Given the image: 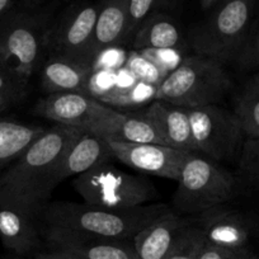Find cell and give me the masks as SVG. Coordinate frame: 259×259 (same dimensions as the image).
Returning <instances> with one entry per match:
<instances>
[{
  "instance_id": "6da1fadb",
  "label": "cell",
  "mask_w": 259,
  "mask_h": 259,
  "mask_svg": "<svg viewBox=\"0 0 259 259\" xmlns=\"http://www.w3.org/2000/svg\"><path fill=\"white\" fill-rule=\"evenodd\" d=\"M84 131L56 124L46 128L0 176V189L42 212L52 193L51 179L71 144Z\"/></svg>"
},
{
  "instance_id": "7a4b0ae2",
  "label": "cell",
  "mask_w": 259,
  "mask_h": 259,
  "mask_svg": "<svg viewBox=\"0 0 259 259\" xmlns=\"http://www.w3.org/2000/svg\"><path fill=\"white\" fill-rule=\"evenodd\" d=\"M169 210L165 205H146L135 210H109L88 203H47L39 219L41 234L55 231L79 236L131 240L154 219Z\"/></svg>"
},
{
  "instance_id": "3957f363",
  "label": "cell",
  "mask_w": 259,
  "mask_h": 259,
  "mask_svg": "<svg viewBox=\"0 0 259 259\" xmlns=\"http://www.w3.org/2000/svg\"><path fill=\"white\" fill-rule=\"evenodd\" d=\"M11 11L0 18V59L29 83L50 55L52 22L47 12Z\"/></svg>"
},
{
  "instance_id": "277c9868",
  "label": "cell",
  "mask_w": 259,
  "mask_h": 259,
  "mask_svg": "<svg viewBox=\"0 0 259 259\" xmlns=\"http://www.w3.org/2000/svg\"><path fill=\"white\" fill-rule=\"evenodd\" d=\"M231 85V79L223 64L194 54L184 57L163 79L155 99L183 108H197L218 104Z\"/></svg>"
},
{
  "instance_id": "5b68a950",
  "label": "cell",
  "mask_w": 259,
  "mask_h": 259,
  "mask_svg": "<svg viewBox=\"0 0 259 259\" xmlns=\"http://www.w3.org/2000/svg\"><path fill=\"white\" fill-rule=\"evenodd\" d=\"M254 0H223L210 17L192 27L194 54L220 64L236 61L249 32Z\"/></svg>"
},
{
  "instance_id": "8992f818",
  "label": "cell",
  "mask_w": 259,
  "mask_h": 259,
  "mask_svg": "<svg viewBox=\"0 0 259 259\" xmlns=\"http://www.w3.org/2000/svg\"><path fill=\"white\" fill-rule=\"evenodd\" d=\"M73 187L85 203L109 210H135L158 197V189L145 176L122 170L112 161L75 177Z\"/></svg>"
},
{
  "instance_id": "52a82bcc",
  "label": "cell",
  "mask_w": 259,
  "mask_h": 259,
  "mask_svg": "<svg viewBox=\"0 0 259 259\" xmlns=\"http://www.w3.org/2000/svg\"><path fill=\"white\" fill-rule=\"evenodd\" d=\"M173 211L178 215H198L225 205L238 193L236 179L226 169L200 154H191L177 181Z\"/></svg>"
},
{
  "instance_id": "ba28073f",
  "label": "cell",
  "mask_w": 259,
  "mask_h": 259,
  "mask_svg": "<svg viewBox=\"0 0 259 259\" xmlns=\"http://www.w3.org/2000/svg\"><path fill=\"white\" fill-rule=\"evenodd\" d=\"M186 109L197 154L219 163L241 150L244 134L235 114L218 104Z\"/></svg>"
},
{
  "instance_id": "9c48e42d",
  "label": "cell",
  "mask_w": 259,
  "mask_h": 259,
  "mask_svg": "<svg viewBox=\"0 0 259 259\" xmlns=\"http://www.w3.org/2000/svg\"><path fill=\"white\" fill-rule=\"evenodd\" d=\"M98 4L76 2L52 22L50 54L93 61Z\"/></svg>"
},
{
  "instance_id": "30bf717a",
  "label": "cell",
  "mask_w": 259,
  "mask_h": 259,
  "mask_svg": "<svg viewBox=\"0 0 259 259\" xmlns=\"http://www.w3.org/2000/svg\"><path fill=\"white\" fill-rule=\"evenodd\" d=\"M41 211L0 189V240L12 253L28 255L41 244Z\"/></svg>"
},
{
  "instance_id": "8fae6325",
  "label": "cell",
  "mask_w": 259,
  "mask_h": 259,
  "mask_svg": "<svg viewBox=\"0 0 259 259\" xmlns=\"http://www.w3.org/2000/svg\"><path fill=\"white\" fill-rule=\"evenodd\" d=\"M114 160L141 174L177 182L192 153L161 144H131L108 141Z\"/></svg>"
},
{
  "instance_id": "7c38bea8",
  "label": "cell",
  "mask_w": 259,
  "mask_h": 259,
  "mask_svg": "<svg viewBox=\"0 0 259 259\" xmlns=\"http://www.w3.org/2000/svg\"><path fill=\"white\" fill-rule=\"evenodd\" d=\"M108 108L109 106L85 93L65 92L47 94L39 99L34 106L33 113L57 124L88 131Z\"/></svg>"
},
{
  "instance_id": "4fadbf2b",
  "label": "cell",
  "mask_w": 259,
  "mask_h": 259,
  "mask_svg": "<svg viewBox=\"0 0 259 259\" xmlns=\"http://www.w3.org/2000/svg\"><path fill=\"white\" fill-rule=\"evenodd\" d=\"M193 224L200 229L206 243L223 248H246L251 236L249 216L225 205L215 206L198 213Z\"/></svg>"
},
{
  "instance_id": "5bb4252c",
  "label": "cell",
  "mask_w": 259,
  "mask_h": 259,
  "mask_svg": "<svg viewBox=\"0 0 259 259\" xmlns=\"http://www.w3.org/2000/svg\"><path fill=\"white\" fill-rule=\"evenodd\" d=\"M85 133L94 134L107 141L165 145L151 122L139 112H122L112 107Z\"/></svg>"
},
{
  "instance_id": "9a60e30c",
  "label": "cell",
  "mask_w": 259,
  "mask_h": 259,
  "mask_svg": "<svg viewBox=\"0 0 259 259\" xmlns=\"http://www.w3.org/2000/svg\"><path fill=\"white\" fill-rule=\"evenodd\" d=\"M139 113L151 122L166 146L197 154L191 119L186 108L161 99H154Z\"/></svg>"
},
{
  "instance_id": "2e32d148",
  "label": "cell",
  "mask_w": 259,
  "mask_h": 259,
  "mask_svg": "<svg viewBox=\"0 0 259 259\" xmlns=\"http://www.w3.org/2000/svg\"><path fill=\"white\" fill-rule=\"evenodd\" d=\"M114 160L109 143L92 133L84 131L69 148L51 179L52 189L70 177L87 173L103 163Z\"/></svg>"
},
{
  "instance_id": "e0dca14e",
  "label": "cell",
  "mask_w": 259,
  "mask_h": 259,
  "mask_svg": "<svg viewBox=\"0 0 259 259\" xmlns=\"http://www.w3.org/2000/svg\"><path fill=\"white\" fill-rule=\"evenodd\" d=\"M188 224L189 220L170 208L154 219L133 238L139 259L165 258Z\"/></svg>"
},
{
  "instance_id": "ac0fdd59",
  "label": "cell",
  "mask_w": 259,
  "mask_h": 259,
  "mask_svg": "<svg viewBox=\"0 0 259 259\" xmlns=\"http://www.w3.org/2000/svg\"><path fill=\"white\" fill-rule=\"evenodd\" d=\"M93 71L91 61L50 54L41 66V88L47 94L65 92L85 93L87 84Z\"/></svg>"
},
{
  "instance_id": "d6986e66",
  "label": "cell",
  "mask_w": 259,
  "mask_h": 259,
  "mask_svg": "<svg viewBox=\"0 0 259 259\" xmlns=\"http://www.w3.org/2000/svg\"><path fill=\"white\" fill-rule=\"evenodd\" d=\"M51 248L69 251L84 259H139L131 240L89 238L66 233H42Z\"/></svg>"
},
{
  "instance_id": "ffe728a7",
  "label": "cell",
  "mask_w": 259,
  "mask_h": 259,
  "mask_svg": "<svg viewBox=\"0 0 259 259\" xmlns=\"http://www.w3.org/2000/svg\"><path fill=\"white\" fill-rule=\"evenodd\" d=\"M128 33V0H99L94 31V56L102 50L121 46Z\"/></svg>"
},
{
  "instance_id": "44dd1931",
  "label": "cell",
  "mask_w": 259,
  "mask_h": 259,
  "mask_svg": "<svg viewBox=\"0 0 259 259\" xmlns=\"http://www.w3.org/2000/svg\"><path fill=\"white\" fill-rule=\"evenodd\" d=\"M183 37L178 23L163 13H153L140 24L131 38L134 51L181 50Z\"/></svg>"
},
{
  "instance_id": "7402d4cb",
  "label": "cell",
  "mask_w": 259,
  "mask_h": 259,
  "mask_svg": "<svg viewBox=\"0 0 259 259\" xmlns=\"http://www.w3.org/2000/svg\"><path fill=\"white\" fill-rule=\"evenodd\" d=\"M44 127L3 119L0 121V176L44 133Z\"/></svg>"
},
{
  "instance_id": "603a6c76",
  "label": "cell",
  "mask_w": 259,
  "mask_h": 259,
  "mask_svg": "<svg viewBox=\"0 0 259 259\" xmlns=\"http://www.w3.org/2000/svg\"><path fill=\"white\" fill-rule=\"evenodd\" d=\"M158 87L146 81L138 80L133 85L113 89L98 99L102 103L122 112H130L131 109H140L150 104L156 98Z\"/></svg>"
},
{
  "instance_id": "cb8c5ba5",
  "label": "cell",
  "mask_w": 259,
  "mask_h": 259,
  "mask_svg": "<svg viewBox=\"0 0 259 259\" xmlns=\"http://www.w3.org/2000/svg\"><path fill=\"white\" fill-rule=\"evenodd\" d=\"M234 114L248 139L259 138V74L249 79L236 99Z\"/></svg>"
},
{
  "instance_id": "d4e9b609",
  "label": "cell",
  "mask_w": 259,
  "mask_h": 259,
  "mask_svg": "<svg viewBox=\"0 0 259 259\" xmlns=\"http://www.w3.org/2000/svg\"><path fill=\"white\" fill-rule=\"evenodd\" d=\"M239 173L246 186L259 191V138L244 141L239 159Z\"/></svg>"
},
{
  "instance_id": "484cf974",
  "label": "cell",
  "mask_w": 259,
  "mask_h": 259,
  "mask_svg": "<svg viewBox=\"0 0 259 259\" xmlns=\"http://www.w3.org/2000/svg\"><path fill=\"white\" fill-rule=\"evenodd\" d=\"M202 243L203 236L200 229L193 223H189L179 235L170 253L164 259H198V251Z\"/></svg>"
},
{
  "instance_id": "4316f807",
  "label": "cell",
  "mask_w": 259,
  "mask_h": 259,
  "mask_svg": "<svg viewBox=\"0 0 259 259\" xmlns=\"http://www.w3.org/2000/svg\"><path fill=\"white\" fill-rule=\"evenodd\" d=\"M124 68L128 69L138 78V80L146 81V83L154 84L156 87H159V84L166 76V74L160 68H158L151 60H149L145 55L139 51H134V50L128 52V56L124 62Z\"/></svg>"
},
{
  "instance_id": "83f0119b",
  "label": "cell",
  "mask_w": 259,
  "mask_h": 259,
  "mask_svg": "<svg viewBox=\"0 0 259 259\" xmlns=\"http://www.w3.org/2000/svg\"><path fill=\"white\" fill-rule=\"evenodd\" d=\"M28 91V83L18 73L0 59V92L23 101Z\"/></svg>"
},
{
  "instance_id": "f1b7e54d",
  "label": "cell",
  "mask_w": 259,
  "mask_h": 259,
  "mask_svg": "<svg viewBox=\"0 0 259 259\" xmlns=\"http://www.w3.org/2000/svg\"><path fill=\"white\" fill-rule=\"evenodd\" d=\"M236 61L243 70H259V21L249 29Z\"/></svg>"
},
{
  "instance_id": "f546056e",
  "label": "cell",
  "mask_w": 259,
  "mask_h": 259,
  "mask_svg": "<svg viewBox=\"0 0 259 259\" xmlns=\"http://www.w3.org/2000/svg\"><path fill=\"white\" fill-rule=\"evenodd\" d=\"M158 8V0H128V33L127 42L133 38L140 24Z\"/></svg>"
},
{
  "instance_id": "4dcf8cb0",
  "label": "cell",
  "mask_w": 259,
  "mask_h": 259,
  "mask_svg": "<svg viewBox=\"0 0 259 259\" xmlns=\"http://www.w3.org/2000/svg\"><path fill=\"white\" fill-rule=\"evenodd\" d=\"M127 56H128V52H124L121 46L107 47L94 56L92 61L93 70H119L124 66Z\"/></svg>"
},
{
  "instance_id": "1f68e13d",
  "label": "cell",
  "mask_w": 259,
  "mask_h": 259,
  "mask_svg": "<svg viewBox=\"0 0 259 259\" xmlns=\"http://www.w3.org/2000/svg\"><path fill=\"white\" fill-rule=\"evenodd\" d=\"M117 71L94 70L87 84L85 94L99 99L116 87Z\"/></svg>"
},
{
  "instance_id": "d6a6232c",
  "label": "cell",
  "mask_w": 259,
  "mask_h": 259,
  "mask_svg": "<svg viewBox=\"0 0 259 259\" xmlns=\"http://www.w3.org/2000/svg\"><path fill=\"white\" fill-rule=\"evenodd\" d=\"M141 54L151 60L166 75L173 71L184 59L181 54V50H146L141 51Z\"/></svg>"
},
{
  "instance_id": "836d02e7",
  "label": "cell",
  "mask_w": 259,
  "mask_h": 259,
  "mask_svg": "<svg viewBox=\"0 0 259 259\" xmlns=\"http://www.w3.org/2000/svg\"><path fill=\"white\" fill-rule=\"evenodd\" d=\"M250 251L248 248L230 249L212 245L203 240L198 251V259H248Z\"/></svg>"
},
{
  "instance_id": "e575fe53",
  "label": "cell",
  "mask_w": 259,
  "mask_h": 259,
  "mask_svg": "<svg viewBox=\"0 0 259 259\" xmlns=\"http://www.w3.org/2000/svg\"><path fill=\"white\" fill-rule=\"evenodd\" d=\"M33 259H84L81 256L75 255L69 251L61 250V249L51 248L49 251H41V253L34 254Z\"/></svg>"
},
{
  "instance_id": "d590c367",
  "label": "cell",
  "mask_w": 259,
  "mask_h": 259,
  "mask_svg": "<svg viewBox=\"0 0 259 259\" xmlns=\"http://www.w3.org/2000/svg\"><path fill=\"white\" fill-rule=\"evenodd\" d=\"M138 81V78L134 75L131 71L127 68H121L119 70H117V81L116 87H121V88H126V87L133 85Z\"/></svg>"
},
{
  "instance_id": "8d00e7d4",
  "label": "cell",
  "mask_w": 259,
  "mask_h": 259,
  "mask_svg": "<svg viewBox=\"0 0 259 259\" xmlns=\"http://www.w3.org/2000/svg\"><path fill=\"white\" fill-rule=\"evenodd\" d=\"M21 102L22 101H19V99L16 98V97L9 96V94L0 92V113H2V112L8 111V109H11L12 107L21 103Z\"/></svg>"
},
{
  "instance_id": "74e56055",
  "label": "cell",
  "mask_w": 259,
  "mask_h": 259,
  "mask_svg": "<svg viewBox=\"0 0 259 259\" xmlns=\"http://www.w3.org/2000/svg\"><path fill=\"white\" fill-rule=\"evenodd\" d=\"M249 220H250L251 235L255 236L259 241V210L255 211L253 215L249 216Z\"/></svg>"
},
{
  "instance_id": "f35d334b",
  "label": "cell",
  "mask_w": 259,
  "mask_h": 259,
  "mask_svg": "<svg viewBox=\"0 0 259 259\" xmlns=\"http://www.w3.org/2000/svg\"><path fill=\"white\" fill-rule=\"evenodd\" d=\"M16 0H0V18L6 16L11 9H13Z\"/></svg>"
},
{
  "instance_id": "ab89813d",
  "label": "cell",
  "mask_w": 259,
  "mask_h": 259,
  "mask_svg": "<svg viewBox=\"0 0 259 259\" xmlns=\"http://www.w3.org/2000/svg\"><path fill=\"white\" fill-rule=\"evenodd\" d=\"M44 2L46 0H23V4L26 8H38V6H41Z\"/></svg>"
},
{
  "instance_id": "60d3db41",
  "label": "cell",
  "mask_w": 259,
  "mask_h": 259,
  "mask_svg": "<svg viewBox=\"0 0 259 259\" xmlns=\"http://www.w3.org/2000/svg\"><path fill=\"white\" fill-rule=\"evenodd\" d=\"M200 2H201V7H202V9L207 11V9H211L213 6H216L220 0H200Z\"/></svg>"
},
{
  "instance_id": "b9f144b4",
  "label": "cell",
  "mask_w": 259,
  "mask_h": 259,
  "mask_svg": "<svg viewBox=\"0 0 259 259\" xmlns=\"http://www.w3.org/2000/svg\"><path fill=\"white\" fill-rule=\"evenodd\" d=\"M170 3V0H158V8L159 7H163V6H166V4Z\"/></svg>"
},
{
  "instance_id": "7bdbcfd3",
  "label": "cell",
  "mask_w": 259,
  "mask_h": 259,
  "mask_svg": "<svg viewBox=\"0 0 259 259\" xmlns=\"http://www.w3.org/2000/svg\"><path fill=\"white\" fill-rule=\"evenodd\" d=\"M248 259H259V258H258V256H256V255H254V254L250 253V255H249Z\"/></svg>"
}]
</instances>
